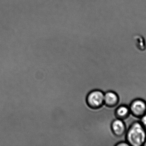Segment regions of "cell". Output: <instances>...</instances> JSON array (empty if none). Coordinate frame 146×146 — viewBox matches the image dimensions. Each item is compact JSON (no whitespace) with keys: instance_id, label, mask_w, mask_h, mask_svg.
Segmentation results:
<instances>
[{"instance_id":"1","label":"cell","mask_w":146,"mask_h":146,"mask_svg":"<svg viewBox=\"0 0 146 146\" xmlns=\"http://www.w3.org/2000/svg\"><path fill=\"white\" fill-rule=\"evenodd\" d=\"M126 132V141L129 145L143 146L146 140V129L141 122L133 123Z\"/></svg>"},{"instance_id":"2","label":"cell","mask_w":146,"mask_h":146,"mask_svg":"<svg viewBox=\"0 0 146 146\" xmlns=\"http://www.w3.org/2000/svg\"><path fill=\"white\" fill-rule=\"evenodd\" d=\"M104 93L102 91L94 90L89 93L87 97L86 102L89 107L99 109L104 104Z\"/></svg>"},{"instance_id":"3","label":"cell","mask_w":146,"mask_h":146,"mask_svg":"<svg viewBox=\"0 0 146 146\" xmlns=\"http://www.w3.org/2000/svg\"><path fill=\"white\" fill-rule=\"evenodd\" d=\"M129 108L134 117L141 118L146 114V102L141 99H136L131 102Z\"/></svg>"},{"instance_id":"4","label":"cell","mask_w":146,"mask_h":146,"mask_svg":"<svg viewBox=\"0 0 146 146\" xmlns=\"http://www.w3.org/2000/svg\"><path fill=\"white\" fill-rule=\"evenodd\" d=\"M111 127L112 133L117 137H121L127 131L126 125L123 120L117 118L113 121Z\"/></svg>"},{"instance_id":"5","label":"cell","mask_w":146,"mask_h":146,"mask_svg":"<svg viewBox=\"0 0 146 146\" xmlns=\"http://www.w3.org/2000/svg\"><path fill=\"white\" fill-rule=\"evenodd\" d=\"M104 104L108 107L113 108L116 106L119 101V97L115 92L109 91L104 94Z\"/></svg>"},{"instance_id":"6","label":"cell","mask_w":146,"mask_h":146,"mask_svg":"<svg viewBox=\"0 0 146 146\" xmlns=\"http://www.w3.org/2000/svg\"><path fill=\"white\" fill-rule=\"evenodd\" d=\"M130 114L129 107L125 105H122L117 107L115 112L117 118L123 121L128 118Z\"/></svg>"},{"instance_id":"7","label":"cell","mask_w":146,"mask_h":146,"mask_svg":"<svg viewBox=\"0 0 146 146\" xmlns=\"http://www.w3.org/2000/svg\"><path fill=\"white\" fill-rule=\"evenodd\" d=\"M116 146H130L127 141H121L115 145Z\"/></svg>"},{"instance_id":"8","label":"cell","mask_w":146,"mask_h":146,"mask_svg":"<svg viewBox=\"0 0 146 146\" xmlns=\"http://www.w3.org/2000/svg\"><path fill=\"white\" fill-rule=\"evenodd\" d=\"M141 122L142 123V125L144 126L146 129V114L145 116L141 117Z\"/></svg>"},{"instance_id":"9","label":"cell","mask_w":146,"mask_h":146,"mask_svg":"<svg viewBox=\"0 0 146 146\" xmlns=\"http://www.w3.org/2000/svg\"><path fill=\"white\" fill-rule=\"evenodd\" d=\"M143 146H146V140L145 141V143H144V145H143Z\"/></svg>"}]
</instances>
